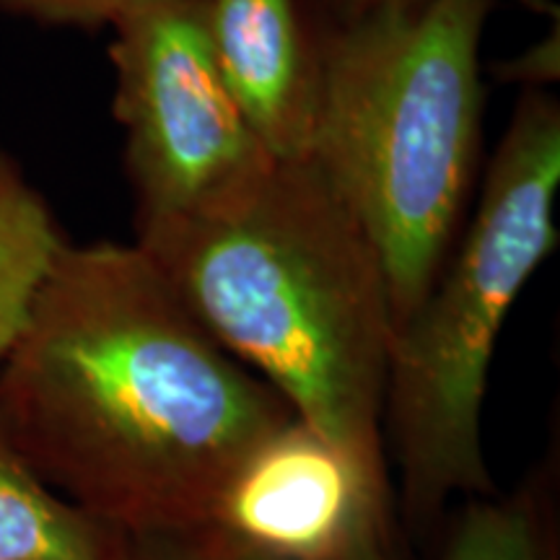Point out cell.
I'll use <instances>...</instances> for the list:
<instances>
[{"instance_id":"1","label":"cell","mask_w":560,"mask_h":560,"mask_svg":"<svg viewBox=\"0 0 560 560\" xmlns=\"http://www.w3.org/2000/svg\"><path fill=\"white\" fill-rule=\"evenodd\" d=\"M293 416L136 242H66L0 363L16 450L120 532L206 527L244 459Z\"/></svg>"},{"instance_id":"2","label":"cell","mask_w":560,"mask_h":560,"mask_svg":"<svg viewBox=\"0 0 560 560\" xmlns=\"http://www.w3.org/2000/svg\"><path fill=\"white\" fill-rule=\"evenodd\" d=\"M136 234L210 338L392 488L382 416L397 325L387 272L310 159L272 161L206 206L136 221Z\"/></svg>"},{"instance_id":"3","label":"cell","mask_w":560,"mask_h":560,"mask_svg":"<svg viewBox=\"0 0 560 560\" xmlns=\"http://www.w3.org/2000/svg\"><path fill=\"white\" fill-rule=\"evenodd\" d=\"M495 0H416L310 26V161L359 215L400 327L459 240L478 179L480 39ZM395 327V330H397Z\"/></svg>"},{"instance_id":"4","label":"cell","mask_w":560,"mask_h":560,"mask_svg":"<svg viewBox=\"0 0 560 560\" xmlns=\"http://www.w3.org/2000/svg\"><path fill=\"white\" fill-rule=\"evenodd\" d=\"M558 187L560 104L548 89L522 91L465 236L392 342L384 450L418 540L436 535L454 501L499 490L482 441L490 361L516 299L558 244Z\"/></svg>"},{"instance_id":"5","label":"cell","mask_w":560,"mask_h":560,"mask_svg":"<svg viewBox=\"0 0 560 560\" xmlns=\"http://www.w3.org/2000/svg\"><path fill=\"white\" fill-rule=\"evenodd\" d=\"M109 30L136 221L206 206L276 161L221 79L206 0H138Z\"/></svg>"},{"instance_id":"6","label":"cell","mask_w":560,"mask_h":560,"mask_svg":"<svg viewBox=\"0 0 560 560\" xmlns=\"http://www.w3.org/2000/svg\"><path fill=\"white\" fill-rule=\"evenodd\" d=\"M395 490L293 416L244 459L210 527L260 560H335L392 527Z\"/></svg>"},{"instance_id":"7","label":"cell","mask_w":560,"mask_h":560,"mask_svg":"<svg viewBox=\"0 0 560 560\" xmlns=\"http://www.w3.org/2000/svg\"><path fill=\"white\" fill-rule=\"evenodd\" d=\"M206 26L231 100L270 159H310L317 50L301 0H206Z\"/></svg>"},{"instance_id":"8","label":"cell","mask_w":560,"mask_h":560,"mask_svg":"<svg viewBox=\"0 0 560 560\" xmlns=\"http://www.w3.org/2000/svg\"><path fill=\"white\" fill-rule=\"evenodd\" d=\"M433 537L436 560H560L556 454L511 493L493 490L459 501Z\"/></svg>"},{"instance_id":"9","label":"cell","mask_w":560,"mask_h":560,"mask_svg":"<svg viewBox=\"0 0 560 560\" xmlns=\"http://www.w3.org/2000/svg\"><path fill=\"white\" fill-rule=\"evenodd\" d=\"M120 537L55 493L0 423V560H115Z\"/></svg>"},{"instance_id":"10","label":"cell","mask_w":560,"mask_h":560,"mask_svg":"<svg viewBox=\"0 0 560 560\" xmlns=\"http://www.w3.org/2000/svg\"><path fill=\"white\" fill-rule=\"evenodd\" d=\"M66 236L26 174L0 151V363L19 340Z\"/></svg>"},{"instance_id":"11","label":"cell","mask_w":560,"mask_h":560,"mask_svg":"<svg viewBox=\"0 0 560 560\" xmlns=\"http://www.w3.org/2000/svg\"><path fill=\"white\" fill-rule=\"evenodd\" d=\"M115 560H260L242 545L229 540L221 529H153L122 532Z\"/></svg>"},{"instance_id":"12","label":"cell","mask_w":560,"mask_h":560,"mask_svg":"<svg viewBox=\"0 0 560 560\" xmlns=\"http://www.w3.org/2000/svg\"><path fill=\"white\" fill-rule=\"evenodd\" d=\"M132 3L138 0H0V9L39 24L100 30L109 26Z\"/></svg>"},{"instance_id":"13","label":"cell","mask_w":560,"mask_h":560,"mask_svg":"<svg viewBox=\"0 0 560 560\" xmlns=\"http://www.w3.org/2000/svg\"><path fill=\"white\" fill-rule=\"evenodd\" d=\"M501 83H520L522 91L548 89L560 75V16L552 19V30L527 50L499 62L493 68Z\"/></svg>"},{"instance_id":"14","label":"cell","mask_w":560,"mask_h":560,"mask_svg":"<svg viewBox=\"0 0 560 560\" xmlns=\"http://www.w3.org/2000/svg\"><path fill=\"white\" fill-rule=\"evenodd\" d=\"M405 3H416V0H301V9H304L306 24L322 26L363 16V13L387 9V5ZM514 3H520L522 9L532 13H540V16H560L556 0H514Z\"/></svg>"},{"instance_id":"15","label":"cell","mask_w":560,"mask_h":560,"mask_svg":"<svg viewBox=\"0 0 560 560\" xmlns=\"http://www.w3.org/2000/svg\"><path fill=\"white\" fill-rule=\"evenodd\" d=\"M335 560H400V552H397L395 542V524L371 532V535L363 537L359 545H353L346 556Z\"/></svg>"}]
</instances>
